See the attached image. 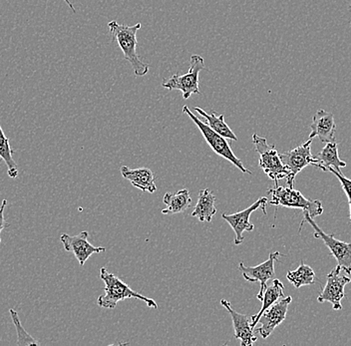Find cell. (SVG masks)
Returning a JSON list of instances; mask_svg holds the SVG:
<instances>
[{
	"instance_id": "cell-8",
	"label": "cell",
	"mask_w": 351,
	"mask_h": 346,
	"mask_svg": "<svg viewBox=\"0 0 351 346\" xmlns=\"http://www.w3.org/2000/svg\"><path fill=\"white\" fill-rule=\"evenodd\" d=\"M311 143H313V140L308 139L302 145L280 155L282 164L289 172V176L285 179L287 187L295 188L296 175L302 172L307 166H313V156L311 154Z\"/></svg>"
},
{
	"instance_id": "cell-10",
	"label": "cell",
	"mask_w": 351,
	"mask_h": 346,
	"mask_svg": "<svg viewBox=\"0 0 351 346\" xmlns=\"http://www.w3.org/2000/svg\"><path fill=\"white\" fill-rule=\"evenodd\" d=\"M280 257V251H274L269 255L265 262L256 267H245L243 262L239 264V269L243 275V279L249 282H260L261 291L256 295V299L262 301L263 293L267 286V282L274 279V262H278Z\"/></svg>"
},
{
	"instance_id": "cell-22",
	"label": "cell",
	"mask_w": 351,
	"mask_h": 346,
	"mask_svg": "<svg viewBox=\"0 0 351 346\" xmlns=\"http://www.w3.org/2000/svg\"><path fill=\"white\" fill-rule=\"evenodd\" d=\"M14 151L11 149L10 139L4 133L1 125H0V159L8 166V174L11 179H16L19 177V166L13 159Z\"/></svg>"
},
{
	"instance_id": "cell-17",
	"label": "cell",
	"mask_w": 351,
	"mask_h": 346,
	"mask_svg": "<svg viewBox=\"0 0 351 346\" xmlns=\"http://www.w3.org/2000/svg\"><path fill=\"white\" fill-rule=\"evenodd\" d=\"M121 174L125 179L128 180L134 187L143 190V192L153 194L157 190L153 172L149 168H138L132 170L127 166H122Z\"/></svg>"
},
{
	"instance_id": "cell-23",
	"label": "cell",
	"mask_w": 351,
	"mask_h": 346,
	"mask_svg": "<svg viewBox=\"0 0 351 346\" xmlns=\"http://www.w3.org/2000/svg\"><path fill=\"white\" fill-rule=\"evenodd\" d=\"M315 273L313 269L302 262L295 271H289L287 275V279L293 284L295 288L315 284Z\"/></svg>"
},
{
	"instance_id": "cell-13",
	"label": "cell",
	"mask_w": 351,
	"mask_h": 346,
	"mask_svg": "<svg viewBox=\"0 0 351 346\" xmlns=\"http://www.w3.org/2000/svg\"><path fill=\"white\" fill-rule=\"evenodd\" d=\"M291 301V297H282L263 313L258 321L262 325L256 330L263 338H267L280 323H284Z\"/></svg>"
},
{
	"instance_id": "cell-25",
	"label": "cell",
	"mask_w": 351,
	"mask_h": 346,
	"mask_svg": "<svg viewBox=\"0 0 351 346\" xmlns=\"http://www.w3.org/2000/svg\"><path fill=\"white\" fill-rule=\"evenodd\" d=\"M328 172L335 175V176L339 179L340 184H341L342 189L346 192L348 200L351 201V180L346 178V177L342 174L341 171H337L333 168H329Z\"/></svg>"
},
{
	"instance_id": "cell-5",
	"label": "cell",
	"mask_w": 351,
	"mask_h": 346,
	"mask_svg": "<svg viewBox=\"0 0 351 346\" xmlns=\"http://www.w3.org/2000/svg\"><path fill=\"white\" fill-rule=\"evenodd\" d=\"M252 143L256 152L260 154V167L269 179L274 181L276 186H278V182L287 179L289 172L282 164L276 146L269 145L265 138L256 134L252 135Z\"/></svg>"
},
{
	"instance_id": "cell-11",
	"label": "cell",
	"mask_w": 351,
	"mask_h": 346,
	"mask_svg": "<svg viewBox=\"0 0 351 346\" xmlns=\"http://www.w3.org/2000/svg\"><path fill=\"white\" fill-rule=\"evenodd\" d=\"M341 268L337 264L326 277V284L324 291L317 297L318 302H330L333 310H342L341 301L343 299L344 288L351 282L350 277L341 275Z\"/></svg>"
},
{
	"instance_id": "cell-20",
	"label": "cell",
	"mask_w": 351,
	"mask_h": 346,
	"mask_svg": "<svg viewBox=\"0 0 351 346\" xmlns=\"http://www.w3.org/2000/svg\"><path fill=\"white\" fill-rule=\"evenodd\" d=\"M284 290V284H282V282H280V280H274L273 284H271V286H267L263 295L262 308H261L260 312L252 317V328H256L263 313L265 312L267 308H271L274 304H276V301L285 297Z\"/></svg>"
},
{
	"instance_id": "cell-2",
	"label": "cell",
	"mask_w": 351,
	"mask_h": 346,
	"mask_svg": "<svg viewBox=\"0 0 351 346\" xmlns=\"http://www.w3.org/2000/svg\"><path fill=\"white\" fill-rule=\"evenodd\" d=\"M100 279L105 284V295H100L97 299V304L100 308L114 310L117 306L118 302L125 301L126 299H136L146 302L149 308L157 310V302L132 290L128 284H125L113 273H109L106 268L100 269Z\"/></svg>"
},
{
	"instance_id": "cell-16",
	"label": "cell",
	"mask_w": 351,
	"mask_h": 346,
	"mask_svg": "<svg viewBox=\"0 0 351 346\" xmlns=\"http://www.w3.org/2000/svg\"><path fill=\"white\" fill-rule=\"evenodd\" d=\"M313 167L320 169L324 172H328L329 168L340 171L346 167V163L340 160L339 143L337 140L328 142L326 147L318 154L313 156Z\"/></svg>"
},
{
	"instance_id": "cell-9",
	"label": "cell",
	"mask_w": 351,
	"mask_h": 346,
	"mask_svg": "<svg viewBox=\"0 0 351 346\" xmlns=\"http://www.w3.org/2000/svg\"><path fill=\"white\" fill-rule=\"evenodd\" d=\"M269 205V200L267 197L258 199L256 203H252L251 207L247 208L243 211L236 212L232 214H221V218L229 223L232 231L234 232V244L239 246L243 242V233L245 232H252L254 229V225L250 223V217L254 211L258 209H262L263 214H267V206Z\"/></svg>"
},
{
	"instance_id": "cell-1",
	"label": "cell",
	"mask_w": 351,
	"mask_h": 346,
	"mask_svg": "<svg viewBox=\"0 0 351 346\" xmlns=\"http://www.w3.org/2000/svg\"><path fill=\"white\" fill-rule=\"evenodd\" d=\"M108 27L112 39L117 42L122 50L125 60L130 63L135 76L142 77L147 75L149 73V65L143 62L137 53V32L141 28V23L129 26L113 21L108 23Z\"/></svg>"
},
{
	"instance_id": "cell-14",
	"label": "cell",
	"mask_w": 351,
	"mask_h": 346,
	"mask_svg": "<svg viewBox=\"0 0 351 346\" xmlns=\"http://www.w3.org/2000/svg\"><path fill=\"white\" fill-rule=\"evenodd\" d=\"M221 304L232 317L234 336L241 341V345L252 346L254 345L256 341V336L254 334V328L252 326V317L237 312L236 310H232L230 302L226 299H221Z\"/></svg>"
},
{
	"instance_id": "cell-15",
	"label": "cell",
	"mask_w": 351,
	"mask_h": 346,
	"mask_svg": "<svg viewBox=\"0 0 351 346\" xmlns=\"http://www.w3.org/2000/svg\"><path fill=\"white\" fill-rule=\"evenodd\" d=\"M311 129V132L308 139L313 140V138L318 137L322 143L326 144L335 140L337 125H335V117L329 112L322 110V109L318 110L313 116Z\"/></svg>"
},
{
	"instance_id": "cell-18",
	"label": "cell",
	"mask_w": 351,
	"mask_h": 346,
	"mask_svg": "<svg viewBox=\"0 0 351 346\" xmlns=\"http://www.w3.org/2000/svg\"><path fill=\"white\" fill-rule=\"evenodd\" d=\"M216 197L212 190L204 189L199 190V197L192 217L197 218L199 222H212L213 217L216 214L217 209L215 207Z\"/></svg>"
},
{
	"instance_id": "cell-6",
	"label": "cell",
	"mask_w": 351,
	"mask_h": 346,
	"mask_svg": "<svg viewBox=\"0 0 351 346\" xmlns=\"http://www.w3.org/2000/svg\"><path fill=\"white\" fill-rule=\"evenodd\" d=\"M205 69V61L199 55H193L191 57L190 68L189 71L184 75L174 74L172 77L165 79L162 86L164 88L170 90H178L183 94L184 99H189L193 94L199 95V72Z\"/></svg>"
},
{
	"instance_id": "cell-21",
	"label": "cell",
	"mask_w": 351,
	"mask_h": 346,
	"mask_svg": "<svg viewBox=\"0 0 351 346\" xmlns=\"http://www.w3.org/2000/svg\"><path fill=\"white\" fill-rule=\"evenodd\" d=\"M195 110L197 112L199 115L203 116L207 120L208 126L210 129L218 133V134L223 136L226 139L234 140L238 141V137L234 134V131L230 128L229 125L226 123L225 116L219 115L217 112L213 111L212 114H208L199 107H196Z\"/></svg>"
},
{
	"instance_id": "cell-12",
	"label": "cell",
	"mask_w": 351,
	"mask_h": 346,
	"mask_svg": "<svg viewBox=\"0 0 351 346\" xmlns=\"http://www.w3.org/2000/svg\"><path fill=\"white\" fill-rule=\"evenodd\" d=\"M88 238H89V234L86 231L81 232L77 236L62 234L60 236V242L62 243L65 251H72L81 267L84 266L88 258L93 254L106 251V247H94L93 245L90 244Z\"/></svg>"
},
{
	"instance_id": "cell-29",
	"label": "cell",
	"mask_w": 351,
	"mask_h": 346,
	"mask_svg": "<svg viewBox=\"0 0 351 346\" xmlns=\"http://www.w3.org/2000/svg\"><path fill=\"white\" fill-rule=\"evenodd\" d=\"M350 10H351V5H350ZM350 26H351V21H350Z\"/></svg>"
},
{
	"instance_id": "cell-26",
	"label": "cell",
	"mask_w": 351,
	"mask_h": 346,
	"mask_svg": "<svg viewBox=\"0 0 351 346\" xmlns=\"http://www.w3.org/2000/svg\"><path fill=\"white\" fill-rule=\"evenodd\" d=\"M8 200L2 201L1 206H0V243H1V233L6 227H10V223L6 222L4 218V211L5 208L8 207Z\"/></svg>"
},
{
	"instance_id": "cell-27",
	"label": "cell",
	"mask_w": 351,
	"mask_h": 346,
	"mask_svg": "<svg viewBox=\"0 0 351 346\" xmlns=\"http://www.w3.org/2000/svg\"><path fill=\"white\" fill-rule=\"evenodd\" d=\"M64 1L66 2V3H67V4H68V6H69V8H71L72 12H75V8H74V6H73V5H72V3H70L69 0H64Z\"/></svg>"
},
{
	"instance_id": "cell-28",
	"label": "cell",
	"mask_w": 351,
	"mask_h": 346,
	"mask_svg": "<svg viewBox=\"0 0 351 346\" xmlns=\"http://www.w3.org/2000/svg\"><path fill=\"white\" fill-rule=\"evenodd\" d=\"M350 221H351V201H350Z\"/></svg>"
},
{
	"instance_id": "cell-4",
	"label": "cell",
	"mask_w": 351,
	"mask_h": 346,
	"mask_svg": "<svg viewBox=\"0 0 351 346\" xmlns=\"http://www.w3.org/2000/svg\"><path fill=\"white\" fill-rule=\"evenodd\" d=\"M183 112L186 115H188L191 119H192V121L194 122L195 124L197 125V128L201 131L202 135L205 138L208 145L212 148V150L214 151L217 155L223 157V159L228 160L230 163L236 166L239 170L245 173V174L252 175L251 171L247 170V169L243 166V162H241V160L234 155V153L232 152V149H230V144L228 143L226 138H223V136L215 132L213 129H210V127L208 126L207 123H204L203 121H201L196 115H194V114L192 113V111L189 109L188 106L183 107Z\"/></svg>"
},
{
	"instance_id": "cell-19",
	"label": "cell",
	"mask_w": 351,
	"mask_h": 346,
	"mask_svg": "<svg viewBox=\"0 0 351 346\" xmlns=\"http://www.w3.org/2000/svg\"><path fill=\"white\" fill-rule=\"evenodd\" d=\"M163 201L167 206L166 209L162 210V214H175L186 212L192 205L190 193L186 189L177 193H166Z\"/></svg>"
},
{
	"instance_id": "cell-7",
	"label": "cell",
	"mask_w": 351,
	"mask_h": 346,
	"mask_svg": "<svg viewBox=\"0 0 351 346\" xmlns=\"http://www.w3.org/2000/svg\"><path fill=\"white\" fill-rule=\"evenodd\" d=\"M307 222L315 230V238H322L326 247L330 251L331 255L337 260V264L346 275L351 273V244L337 240L333 235L324 233L313 219L309 216L308 212L304 211V221L300 223V232L302 231L304 223Z\"/></svg>"
},
{
	"instance_id": "cell-24",
	"label": "cell",
	"mask_w": 351,
	"mask_h": 346,
	"mask_svg": "<svg viewBox=\"0 0 351 346\" xmlns=\"http://www.w3.org/2000/svg\"><path fill=\"white\" fill-rule=\"evenodd\" d=\"M11 319L14 324L15 330L17 334V345H39L40 343L35 341L34 338L24 330L22 326L21 319H19V313L15 312L13 308L10 310Z\"/></svg>"
},
{
	"instance_id": "cell-3",
	"label": "cell",
	"mask_w": 351,
	"mask_h": 346,
	"mask_svg": "<svg viewBox=\"0 0 351 346\" xmlns=\"http://www.w3.org/2000/svg\"><path fill=\"white\" fill-rule=\"evenodd\" d=\"M269 194L271 197L269 205L300 209L302 212H308L309 216L313 219L320 216L324 212L322 201L306 199L300 190H295V188L276 186L273 189L269 190Z\"/></svg>"
}]
</instances>
